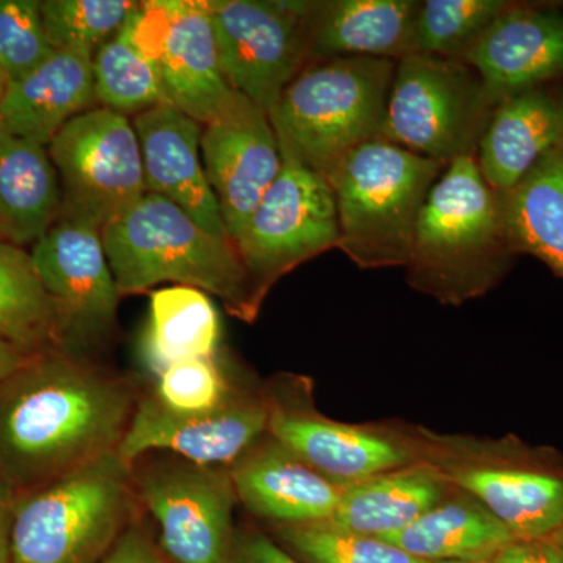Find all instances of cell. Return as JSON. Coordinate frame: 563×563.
Here are the masks:
<instances>
[{"instance_id":"5","label":"cell","mask_w":563,"mask_h":563,"mask_svg":"<svg viewBox=\"0 0 563 563\" xmlns=\"http://www.w3.org/2000/svg\"><path fill=\"white\" fill-rule=\"evenodd\" d=\"M143 514L118 451L14 503L11 563H99Z\"/></svg>"},{"instance_id":"4","label":"cell","mask_w":563,"mask_h":563,"mask_svg":"<svg viewBox=\"0 0 563 563\" xmlns=\"http://www.w3.org/2000/svg\"><path fill=\"white\" fill-rule=\"evenodd\" d=\"M395 69L385 58L310 62L268 113L280 154L329 181L352 151L383 139Z\"/></svg>"},{"instance_id":"38","label":"cell","mask_w":563,"mask_h":563,"mask_svg":"<svg viewBox=\"0 0 563 563\" xmlns=\"http://www.w3.org/2000/svg\"><path fill=\"white\" fill-rule=\"evenodd\" d=\"M490 563H563V547L555 536L515 539Z\"/></svg>"},{"instance_id":"36","label":"cell","mask_w":563,"mask_h":563,"mask_svg":"<svg viewBox=\"0 0 563 563\" xmlns=\"http://www.w3.org/2000/svg\"><path fill=\"white\" fill-rule=\"evenodd\" d=\"M99 563H172L158 547L157 539L144 523V514L122 533Z\"/></svg>"},{"instance_id":"29","label":"cell","mask_w":563,"mask_h":563,"mask_svg":"<svg viewBox=\"0 0 563 563\" xmlns=\"http://www.w3.org/2000/svg\"><path fill=\"white\" fill-rule=\"evenodd\" d=\"M0 336L27 355L60 350L54 307L31 254L0 240Z\"/></svg>"},{"instance_id":"30","label":"cell","mask_w":563,"mask_h":563,"mask_svg":"<svg viewBox=\"0 0 563 563\" xmlns=\"http://www.w3.org/2000/svg\"><path fill=\"white\" fill-rule=\"evenodd\" d=\"M96 101L99 107L135 117L166 102L161 66L150 60L133 41L128 21L92 57Z\"/></svg>"},{"instance_id":"17","label":"cell","mask_w":563,"mask_h":563,"mask_svg":"<svg viewBox=\"0 0 563 563\" xmlns=\"http://www.w3.org/2000/svg\"><path fill=\"white\" fill-rule=\"evenodd\" d=\"M463 62L483 80L493 106L563 79V11L512 2Z\"/></svg>"},{"instance_id":"6","label":"cell","mask_w":563,"mask_h":563,"mask_svg":"<svg viewBox=\"0 0 563 563\" xmlns=\"http://www.w3.org/2000/svg\"><path fill=\"white\" fill-rule=\"evenodd\" d=\"M446 163L379 139L352 151L331 184L339 250L358 268H406L422 206Z\"/></svg>"},{"instance_id":"20","label":"cell","mask_w":563,"mask_h":563,"mask_svg":"<svg viewBox=\"0 0 563 563\" xmlns=\"http://www.w3.org/2000/svg\"><path fill=\"white\" fill-rule=\"evenodd\" d=\"M563 144V79L518 92L493 111L476 161L495 190L507 191Z\"/></svg>"},{"instance_id":"14","label":"cell","mask_w":563,"mask_h":563,"mask_svg":"<svg viewBox=\"0 0 563 563\" xmlns=\"http://www.w3.org/2000/svg\"><path fill=\"white\" fill-rule=\"evenodd\" d=\"M269 388L268 433L314 472L346 485L418 463L412 446L376 429L331 420L314 409L302 379Z\"/></svg>"},{"instance_id":"9","label":"cell","mask_w":563,"mask_h":563,"mask_svg":"<svg viewBox=\"0 0 563 563\" xmlns=\"http://www.w3.org/2000/svg\"><path fill=\"white\" fill-rule=\"evenodd\" d=\"M282 155V154H280ZM335 196L321 174L282 155L277 179L235 236L255 301L303 262L339 247Z\"/></svg>"},{"instance_id":"37","label":"cell","mask_w":563,"mask_h":563,"mask_svg":"<svg viewBox=\"0 0 563 563\" xmlns=\"http://www.w3.org/2000/svg\"><path fill=\"white\" fill-rule=\"evenodd\" d=\"M233 563H302L288 553L272 536L255 528L243 526L236 529Z\"/></svg>"},{"instance_id":"19","label":"cell","mask_w":563,"mask_h":563,"mask_svg":"<svg viewBox=\"0 0 563 563\" xmlns=\"http://www.w3.org/2000/svg\"><path fill=\"white\" fill-rule=\"evenodd\" d=\"M229 473L239 503L272 526L331 520L344 488L269 433L232 463Z\"/></svg>"},{"instance_id":"28","label":"cell","mask_w":563,"mask_h":563,"mask_svg":"<svg viewBox=\"0 0 563 563\" xmlns=\"http://www.w3.org/2000/svg\"><path fill=\"white\" fill-rule=\"evenodd\" d=\"M220 336V314L210 296L198 288L172 285L151 295L141 357L157 377L174 363L214 357Z\"/></svg>"},{"instance_id":"41","label":"cell","mask_w":563,"mask_h":563,"mask_svg":"<svg viewBox=\"0 0 563 563\" xmlns=\"http://www.w3.org/2000/svg\"><path fill=\"white\" fill-rule=\"evenodd\" d=\"M7 84H9V80L5 79V76H3L2 73H0V99H2L3 91H5Z\"/></svg>"},{"instance_id":"8","label":"cell","mask_w":563,"mask_h":563,"mask_svg":"<svg viewBox=\"0 0 563 563\" xmlns=\"http://www.w3.org/2000/svg\"><path fill=\"white\" fill-rule=\"evenodd\" d=\"M133 463L136 498L172 563H233L236 498L229 468L172 455Z\"/></svg>"},{"instance_id":"43","label":"cell","mask_w":563,"mask_h":563,"mask_svg":"<svg viewBox=\"0 0 563 563\" xmlns=\"http://www.w3.org/2000/svg\"><path fill=\"white\" fill-rule=\"evenodd\" d=\"M433 563H490V562H433Z\"/></svg>"},{"instance_id":"10","label":"cell","mask_w":563,"mask_h":563,"mask_svg":"<svg viewBox=\"0 0 563 563\" xmlns=\"http://www.w3.org/2000/svg\"><path fill=\"white\" fill-rule=\"evenodd\" d=\"M62 191V218L102 231L146 195L132 120L103 107L70 120L47 144Z\"/></svg>"},{"instance_id":"25","label":"cell","mask_w":563,"mask_h":563,"mask_svg":"<svg viewBox=\"0 0 563 563\" xmlns=\"http://www.w3.org/2000/svg\"><path fill=\"white\" fill-rule=\"evenodd\" d=\"M60 213V181L47 147L0 129V240L35 244Z\"/></svg>"},{"instance_id":"22","label":"cell","mask_w":563,"mask_h":563,"mask_svg":"<svg viewBox=\"0 0 563 563\" xmlns=\"http://www.w3.org/2000/svg\"><path fill=\"white\" fill-rule=\"evenodd\" d=\"M166 102L207 124L232 101L235 90L222 74L209 0H176L161 60Z\"/></svg>"},{"instance_id":"1","label":"cell","mask_w":563,"mask_h":563,"mask_svg":"<svg viewBox=\"0 0 563 563\" xmlns=\"http://www.w3.org/2000/svg\"><path fill=\"white\" fill-rule=\"evenodd\" d=\"M140 395L73 352L29 358L0 383V473L14 495L120 450Z\"/></svg>"},{"instance_id":"40","label":"cell","mask_w":563,"mask_h":563,"mask_svg":"<svg viewBox=\"0 0 563 563\" xmlns=\"http://www.w3.org/2000/svg\"><path fill=\"white\" fill-rule=\"evenodd\" d=\"M29 358H31V355L18 350L16 346L0 336V383L10 379L13 374L20 372L22 366L29 362Z\"/></svg>"},{"instance_id":"2","label":"cell","mask_w":563,"mask_h":563,"mask_svg":"<svg viewBox=\"0 0 563 563\" xmlns=\"http://www.w3.org/2000/svg\"><path fill=\"white\" fill-rule=\"evenodd\" d=\"M515 257L501 191L485 179L476 155L451 162L418 218L406 265L410 287L461 306L496 287Z\"/></svg>"},{"instance_id":"31","label":"cell","mask_w":563,"mask_h":563,"mask_svg":"<svg viewBox=\"0 0 563 563\" xmlns=\"http://www.w3.org/2000/svg\"><path fill=\"white\" fill-rule=\"evenodd\" d=\"M273 539L302 563H431L387 540L346 531L331 521L272 526Z\"/></svg>"},{"instance_id":"18","label":"cell","mask_w":563,"mask_h":563,"mask_svg":"<svg viewBox=\"0 0 563 563\" xmlns=\"http://www.w3.org/2000/svg\"><path fill=\"white\" fill-rule=\"evenodd\" d=\"M146 191L168 199L221 239H231L201 157L202 124L169 103L135 114Z\"/></svg>"},{"instance_id":"35","label":"cell","mask_w":563,"mask_h":563,"mask_svg":"<svg viewBox=\"0 0 563 563\" xmlns=\"http://www.w3.org/2000/svg\"><path fill=\"white\" fill-rule=\"evenodd\" d=\"M35 0H0V73L21 79L54 55Z\"/></svg>"},{"instance_id":"15","label":"cell","mask_w":563,"mask_h":563,"mask_svg":"<svg viewBox=\"0 0 563 563\" xmlns=\"http://www.w3.org/2000/svg\"><path fill=\"white\" fill-rule=\"evenodd\" d=\"M487 461L440 470L448 483L483 504L515 539H544L563 528V457L503 444Z\"/></svg>"},{"instance_id":"27","label":"cell","mask_w":563,"mask_h":563,"mask_svg":"<svg viewBox=\"0 0 563 563\" xmlns=\"http://www.w3.org/2000/svg\"><path fill=\"white\" fill-rule=\"evenodd\" d=\"M501 198L515 254L539 258L563 279V144Z\"/></svg>"},{"instance_id":"23","label":"cell","mask_w":563,"mask_h":563,"mask_svg":"<svg viewBox=\"0 0 563 563\" xmlns=\"http://www.w3.org/2000/svg\"><path fill=\"white\" fill-rule=\"evenodd\" d=\"M417 0H325L314 2L313 60L372 57L401 60L417 52Z\"/></svg>"},{"instance_id":"32","label":"cell","mask_w":563,"mask_h":563,"mask_svg":"<svg viewBox=\"0 0 563 563\" xmlns=\"http://www.w3.org/2000/svg\"><path fill=\"white\" fill-rule=\"evenodd\" d=\"M512 2L426 0L417 22V52L462 60Z\"/></svg>"},{"instance_id":"13","label":"cell","mask_w":563,"mask_h":563,"mask_svg":"<svg viewBox=\"0 0 563 563\" xmlns=\"http://www.w3.org/2000/svg\"><path fill=\"white\" fill-rule=\"evenodd\" d=\"M268 422L265 391L235 385L217 409L177 413L162 406L150 390L141 393L118 453L131 465L162 451L196 465L229 468L268 433Z\"/></svg>"},{"instance_id":"12","label":"cell","mask_w":563,"mask_h":563,"mask_svg":"<svg viewBox=\"0 0 563 563\" xmlns=\"http://www.w3.org/2000/svg\"><path fill=\"white\" fill-rule=\"evenodd\" d=\"M36 276L54 307L60 350H87L117 324L120 291L99 229L58 218L33 244Z\"/></svg>"},{"instance_id":"34","label":"cell","mask_w":563,"mask_h":563,"mask_svg":"<svg viewBox=\"0 0 563 563\" xmlns=\"http://www.w3.org/2000/svg\"><path fill=\"white\" fill-rule=\"evenodd\" d=\"M235 385L214 357L187 358L158 374L152 395L177 413H202L220 407Z\"/></svg>"},{"instance_id":"11","label":"cell","mask_w":563,"mask_h":563,"mask_svg":"<svg viewBox=\"0 0 563 563\" xmlns=\"http://www.w3.org/2000/svg\"><path fill=\"white\" fill-rule=\"evenodd\" d=\"M314 2L209 0L222 74L269 113L312 62Z\"/></svg>"},{"instance_id":"7","label":"cell","mask_w":563,"mask_h":563,"mask_svg":"<svg viewBox=\"0 0 563 563\" xmlns=\"http://www.w3.org/2000/svg\"><path fill=\"white\" fill-rule=\"evenodd\" d=\"M493 111L468 63L415 52L396 62L383 139L450 165L476 155Z\"/></svg>"},{"instance_id":"3","label":"cell","mask_w":563,"mask_h":563,"mask_svg":"<svg viewBox=\"0 0 563 563\" xmlns=\"http://www.w3.org/2000/svg\"><path fill=\"white\" fill-rule=\"evenodd\" d=\"M101 235L121 296L172 282L214 296L239 320L257 318L261 306L233 240L206 231L168 199L146 192Z\"/></svg>"},{"instance_id":"42","label":"cell","mask_w":563,"mask_h":563,"mask_svg":"<svg viewBox=\"0 0 563 563\" xmlns=\"http://www.w3.org/2000/svg\"><path fill=\"white\" fill-rule=\"evenodd\" d=\"M555 537H558L559 542H561V544H562V547H563V528L561 529V531H559L558 533H555Z\"/></svg>"},{"instance_id":"33","label":"cell","mask_w":563,"mask_h":563,"mask_svg":"<svg viewBox=\"0 0 563 563\" xmlns=\"http://www.w3.org/2000/svg\"><path fill=\"white\" fill-rule=\"evenodd\" d=\"M136 3L131 0H44L41 16L51 46L95 57L121 31Z\"/></svg>"},{"instance_id":"39","label":"cell","mask_w":563,"mask_h":563,"mask_svg":"<svg viewBox=\"0 0 563 563\" xmlns=\"http://www.w3.org/2000/svg\"><path fill=\"white\" fill-rule=\"evenodd\" d=\"M18 496L0 473V563H11V526Z\"/></svg>"},{"instance_id":"24","label":"cell","mask_w":563,"mask_h":563,"mask_svg":"<svg viewBox=\"0 0 563 563\" xmlns=\"http://www.w3.org/2000/svg\"><path fill=\"white\" fill-rule=\"evenodd\" d=\"M453 487L439 465L418 462L346 485L332 525L388 539L442 501Z\"/></svg>"},{"instance_id":"26","label":"cell","mask_w":563,"mask_h":563,"mask_svg":"<svg viewBox=\"0 0 563 563\" xmlns=\"http://www.w3.org/2000/svg\"><path fill=\"white\" fill-rule=\"evenodd\" d=\"M448 495L404 531L385 540L431 563L490 562L514 542L512 532L483 504L463 492L454 498Z\"/></svg>"},{"instance_id":"16","label":"cell","mask_w":563,"mask_h":563,"mask_svg":"<svg viewBox=\"0 0 563 563\" xmlns=\"http://www.w3.org/2000/svg\"><path fill=\"white\" fill-rule=\"evenodd\" d=\"M203 172L232 240L279 176L282 155L268 113L236 91L202 125Z\"/></svg>"},{"instance_id":"21","label":"cell","mask_w":563,"mask_h":563,"mask_svg":"<svg viewBox=\"0 0 563 563\" xmlns=\"http://www.w3.org/2000/svg\"><path fill=\"white\" fill-rule=\"evenodd\" d=\"M95 107L91 55L55 51L38 68L7 84L0 129L47 147L70 120Z\"/></svg>"}]
</instances>
